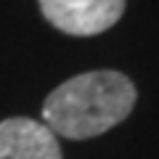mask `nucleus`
<instances>
[{
    "mask_svg": "<svg viewBox=\"0 0 159 159\" xmlns=\"http://www.w3.org/2000/svg\"><path fill=\"white\" fill-rule=\"evenodd\" d=\"M40 11L64 34L93 37L122 19L125 0H40Z\"/></svg>",
    "mask_w": 159,
    "mask_h": 159,
    "instance_id": "2",
    "label": "nucleus"
},
{
    "mask_svg": "<svg viewBox=\"0 0 159 159\" xmlns=\"http://www.w3.org/2000/svg\"><path fill=\"white\" fill-rule=\"evenodd\" d=\"M0 159H64L58 135L29 117L0 122Z\"/></svg>",
    "mask_w": 159,
    "mask_h": 159,
    "instance_id": "3",
    "label": "nucleus"
},
{
    "mask_svg": "<svg viewBox=\"0 0 159 159\" xmlns=\"http://www.w3.org/2000/svg\"><path fill=\"white\" fill-rule=\"evenodd\" d=\"M135 101L138 90L127 74L117 69H96L69 77L48 93L43 103V125L69 141H88L125 122Z\"/></svg>",
    "mask_w": 159,
    "mask_h": 159,
    "instance_id": "1",
    "label": "nucleus"
}]
</instances>
